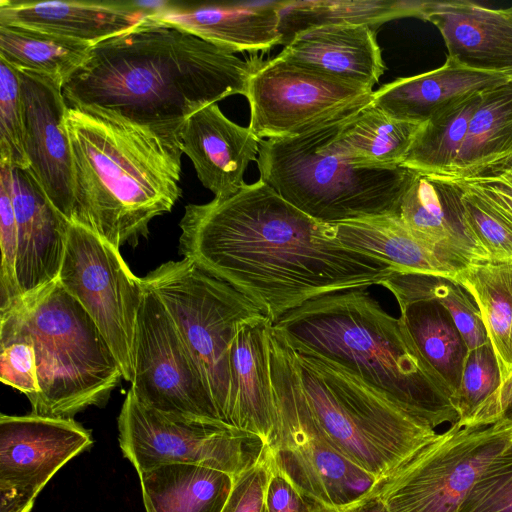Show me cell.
<instances>
[{
    "mask_svg": "<svg viewBox=\"0 0 512 512\" xmlns=\"http://www.w3.org/2000/svg\"><path fill=\"white\" fill-rule=\"evenodd\" d=\"M179 251L256 304L271 323L315 297L381 285L395 269L347 248L332 225L259 179L227 198L188 204Z\"/></svg>",
    "mask_w": 512,
    "mask_h": 512,
    "instance_id": "6da1fadb",
    "label": "cell"
},
{
    "mask_svg": "<svg viewBox=\"0 0 512 512\" xmlns=\"http://www.w3.org/2000/svg\"><path fill=\"white\" fill-rule=\"evenodd\" d=\"M250 74V60L149 15L94 44L62 92L70 108L103 110L180 147L186 120L228 96H245Z\"/></svg>",
    "mask_w": 512,
    "mask_h": 512,
    "instance_id": "7a4b0ae2",
    "label": "cell"
},
{
    "mask_svg": "<svg viewBox=\"0 0 512 512\" xmlns=\"http://www.w3.org/2000/svg\"><path fill=\"white\" fill-rule=\"evenodd\" d=\"M272 329L290 348L342 366L434 429L459 420L453 394L400 317L387 313L365 288L310 299Z\"/></svg>",
    "mask_w": 512,
    "mask_h": 512,
    "instance_id": "3957f363",
    "label": "cell"
},
{
    "mask_svg": "<svg viewBox=\"0 0 512 512\" xmlns=\"http://www.w3.org/2000/svg\"><path fill=\"white\" fill-rule=\"evenodd\" d=\"M72 219L117 249L148 234L182 194L180 147L94 108H68Z\"/></svg>",
    "mask_w": 512,
    "mask_h": 512,
    "instance_id": "277c9868",
    "label": "cell"
},
{
    "mask_svg": "<svg viewBox=\"0 0 512 512\" xmlns=\"http://www.w3.org/2000/svg\"><path fill=\"white\" fill-rule=\"evenodd\" d=\"M0 331L23 336L34 347L35 415L73 418L103 405L124 379L96 324L58 280L0 311Z\"/></svg>",
    "mask_w": 512,
    "mask_h": 512,
    "instance_id": "5b68a950",
    "label": "cell"
},
{
    "mask_svg": "<svg viewBox=\"0 0 512 512\" xmlns=\"http://www.w3.org/2000/svg\"><path fill=\"white\" fill-rule=\"evenodd\" d=\"M358 113L294 137L260 140V179L324 224L396 215L414 170L360 166L339 152L336 137Z\"/></svg>",
    "mask_w": 512,
    "mask_h": 512,
    "instance_id": "8992f818",
    "label": "cell"
},
{
    "mask_svg": "<svg viewBox=\"0 0 512 512\" xmlns=\"http://www.w3.org/2000/svg\"><path fill=\"white\" fill-rule=\"evenodd\" d=\"M290 349L322 435L380 482L437 433L342 366Z\"/></svg>",
    "mask_w": 512,
    "mask_h": 512,
    "instance_id": "52a82bcc",
    "label": "cell"
},
{
    "mask_svg": "<svg viewBox=\"0 0 512 512\" xmlns=\"http://www.w3.org/2000/svg\"><path fill=\"white\" fill-rule=\"evenodd\" d=\"M276 426L271 463L304 495L329 512H347L375 494L380 481L337 451L319 430L290 347L269 334Z\"/></svg>",
    "mask_w": 512,
    "mask_h": 512,
    "instance_id": "ba28073f",
    "label": "cell"
},
{
    "mask_svg": "<svg viewBox=\"0 0 512 512\" xmlns=\"http://www.w3.org/2000/svg\"><path fill=\"white\" fill-rule=\"evenodd\" d=\"M142 282L164 305L200 372L219 419L230 426L232 343L241 326L266 316L229 283L185 258L163 263Z\"/></svg>",
    "mask_w": 512,
    "mask_h": 512,
    "instance_id": "9c48e42d",
    "label": "cell"
},
{
    "mask_svg": "<svg viewBox=\"0 0 512 512\" xmlns=\"http://www.w3.org/2000/svg\"><path fill=\"white\" fill-rule=\"evenodd\" d=\"M510 443L508 422H456L381 481L375 494L390 512H457Z\"/></svg>",
    "mask_w": 512,
    "mask_h": 512,
    "instance_id": "30bf717a",
    "label": "cell"
},
{
    "mask_svg": "<svg viewBox=\"0 0 512 512\" xmlns=\"http://www.w3.org/2000/svg\"><path fill=\"white\" fill-rule=\"evenodd\" d=\"M245 97L249 129L259 139H281L358 113L372 103L374 91L362 84L295 65L277 56L250 59Z\"/></svg>",
    "mask_w": 512,
    "mask_h": 512,
    "instance_id": "8fae6325",
    "label": "cell"
},
{
    "mask_svg": "<svg viewBox=\"0 0 512 512\" xmlns=\"http://www.w3.org/2000/svg\"><path fill=\"white\" fill-rule=\"evenodd\" d=\"M58 281L89 314L121 367L134 374L137 321L145 292L117 249L91 229L70 221Z\"/></svg>",
    "mask_w": 512,
    "mask_h": 512,
    "instance_id": "7c38bea8",
    "label": "cell"
},
{
    "mask_svg": "<svg viewBox=\"0 0 512 512\" xmlns=\"http://www.w3.org/2000/svg\"><path fill=\"white\" fill-rule=\"evenodd\" d=\"M119 445L139 474L166 464H196L234 478L254 465L267 445L233 427L169 417L129 390L118 417Z\"/></svg>",
    "mask_w": 512,
    "mask_h": 512,
    "instance_id": "4fadbf2b",
    "label": "cell"
},
{
    "mask_svg": "<svg viewBox=\"0 0 512 512\" xmlns=\"http://www.w3.org/2000/svg\"><path fill=\"white\" fill-rule=\"evenodd\" d=\"M144 287L130 390L141 403L169 417L226 425L167 310Z\"/></svg>",
    "mask_w": 512,
    "mask_h": 512,
    "instance_id": "5bb4252c",
    "label": "cell"
},
{
    "mask_svg": "<svg viewBox=\"0 0 512 512\" xmlns=\"http://www.w3.org/2000/svg\"><path fill=\"white\" fill-rule=\"evenodd\" d=\"M73 418L0 416V512H30L50 479L93 445Z\"/></svg>",
    "mask_w": 512,
    "mask_h": 512,
    "instance_id": "9a60e30c",
    "label": "cell"
},
{
    "mask_svg": "<svg viewBox=\"0 0 512 512\" xmlns=\"http://www.w3.org/2000/svg\"><path fill=\"white\" fill-rule=\"evenodd\" d=\"M23 108L24 149L29 170L50 201L72 219V150L66 127L68 105L62 82L18 70Z\"/></svg>",
    "mask_w": 512,
    "mask_h": 512,
    "instance_id": "2e32d148",
    "label": "cell"
},
{
    "mask_svg": "<svg viewBox=\"0 0 512 512\" xmlns=\"http://www.w3.org/2000/svg\"><path fill=\"white\" fill-rule=\"evenodd\" d=\"M396 215L456 274L491 261L468 224L462 189L453 182L414 171Z\"/></svg>",
    "mask_w": 512,
    "mask_h": 512,
    "instance_id": "e0dca14e",
    "label": "cell"
},
{
    "mask_svg": "<svg viewBox=\"0 0 512 512\" xmlns=\"http://www.w3.org/2000/svg\"><path fill=\"white\" fill-rule=\"evenodd\" d=\"M418 18L439 30L447 60L512 77V7L495 9L468 0L422 1Z\"/></svg>",
    "mask_w": 512,
    "mask_h": 512,
    "instance_id": "ac0fdd59",
    "label": "cell"
},
{
    "mask_svg": "<svg viewBox=\"0 0 512 512\" xmlns=\"http://www.w3.org/2000/svg\"><path fill=\"white\" fill-rule=\"evenodd\" d=\"M12 201L22 298L58 280L70 221L53 205L28 168L12 166Z\"/></svg>",
    "mask_w": 512,
    "mask_h": 512,
    "instance_id": "d6986e66",
    "label": "cell"
},
{
    "mask_svg": "<svg viewBox=\"0 0 512 512\" xmlns=\"http://www.w3.org/2000/svg\"><path fill=\"white\" fill-rule=\"evenodd\" d=\"M259 146L249 127L228 119L216 103L192 114L180 132L182 153L216 198H227L245 186V171L251 161H257Z\"/></svg>",
    "mask_w": 512,
    "mask_h": 512,
    "instance_id": "ffe728a7",
    "label": "cell"
},
{
    "mask_svg": "<svg viewBox=\"0 0 512 512\" xmlns=\"http://www.w3.org/2000/svg\"><path fill=\"white\" fill-rule=\"evenodd\" d=\"M280 1L173 2L156 19L178 26L230 53L281 45Z\"/></svg>",
    "mask_w": 512,
    "mask_h": 512,
    "instance_id": "44dd1931",
    "label": "cell"
},
{
    "mask_svg": "<svg viewBox=\"0 0 512 512\" xmlns=\"http://www.w3.org/2000/svg\"><path fill=\"white\" fill-rule=\"evenodd\" d=\"M268 318L241 326L231 347L232 400L229 425L259 437L267 446L276 426L271 380Z\"/></svg>",
    "mask_w": 512,
    "mask_h": 512,
    "instance_id": "7402d4cb",
    "label": "cell"
},
{
    "mask_svg": "<svg viewBox=\"0 0 512 512\" xmlns=\"http://www.w3.org/2000/svg\"><path fill=\"white\" fill-rule=\"evenodd\" d=\"M277 57L371 89L385 71L376 30L367 25H322L305 29Z\"/></svg>",
    "mask_w": 512,
    "mask_h": 512,
    "instance_id": "603a6c76",
    "label": "cell"
},
{
    "mask_svg": "<svg viewBox=\"0 0 512 512\" xmlns=\"http://www.w3.org/2000/svg\"><path fill=\"white\" fill-rule=\"evenodd\" d=\"M135 1H0V24L19 25L96 44L134 26Z\"/></svg>",
    "mask_w": 512,
    "mask_h": 512,
    "instance_id": "cb8c5ba5",
    "label": "cell"
},
{
    "mask_svg": "<svg viewBox=\"0 0 512 512\" xmlns=\"http://www.w3.org/2000/svg\"><path fill=\"white\" fill-rule=\"evenodd\" d=\"M511 79L463 68L446 59L439 68L381 86L374 91L372 104L393 118L423 124L446 106Z\"/></svg>",
    "mask_w": 512,
    "mask_h": 512,
    "instance_id": "d4e9b609",
    "label": "cell"
},
{
    "mask_svg": "<svg viewBox=\"0 0 512 512\" xmlns=\"http://www.w3.org/2000/svg\"><path fill=\"white\" fill-rule=\"evenodd\" d=\"M146 512H222L234 477L196 464H166L138 474Z\"/></svg>",
    "mask_w": 512,
    "mask_h": 512,
    "instance_id": "484cf974",
    "label": "cell"
},
{
    "mask_svg": "<svg viewBox=\"0 0 512 512\" xmlns=\"http://www.w3.org/2000/svg\"><path fill=\"white\" fill-rule=\"evenodd\" d=\"M336 239L390 264L395 271L453 278L455 272L436 252L413 234L397 215L332 225Z\"/></svg>",
    "mask_w": 512,
    "mask_h": 512,
    "instance_id": "4316f807",
    "label": "cell"
},
{
    "mask_svg": "<svg viewBox=\"0 0 512 512\" xmlns=\"http://www.w3.org/2000/svg\"><path fill=\"white\" fill-rule=\"evenodd\" d=\"M421 125L393 118L371 103L341 127L336 146L357 165L396 169L407 158Z\"/></svg>",
    "mask_w": 512,
    "mask_h": 512,
    "instance_id": "83f0119b",
    "label": "cell"
},
{
    "mask_svg": "<svg viewBox=\"0 0 512 512\" xmlns=\"http://www.w3.org/2000/svg\"><path fill=\"white\" fill-rule=\"evenodd\" d=\"M452 279L478 307L503 384L512 376V260L474 264Z\"/></svg>",
    "mask_w": 512,
    "mask_h": 512,
    "instance_id": "f1b7e54d",
    "label": "cell"
},
{
    "mask_svg": "<svg viewBox=\"0 0 512 512\" xmlns=\"http://www.w3.org/2000/svg\"><path fill=\"white\" fill-rule=\"evenodd\" d=\"M422 1L398 0H280L278 9L281 45L305 29L322 25H367L377 29L384 22L418 17Z\"/></svg>",
    "mask_w": 512,
    "mask_h": 512,
    "instance_id": "f546056e",
    "label": "cell"
},
{
    "mask_svg": "<svg viewBox=\"0 0 512 512\" xmlns=\"http://www.w3.org/2000/svg\"><path fill=\"white\" fill-rule=\"evenodd\" d=\"M399 308L400 319L418 350L454 399L468 348L450 313L433 300L415 301Z\"/></svg>",
    "mask_w": 512,
    "mask_h": 512,
    "instance_id": "4dcf8cb0",
    "label": "cell"
},
{
    "mask_svg": "<svg viewBox=\"0 0 512 512\" xmlns=\"http://www.w3.org/2000/svg\"><path fill=\"white\" fill-rule=\"evenodd\" d=\"M94 44L19 25L0 24V58L17 70L63 82L86 60Z\"/></svg>",
    "mask_w": 512,
    "mask_h": 512,
    "instance_id": "1f68e13d",
    "label": "cell"
},
{
    "mask_svg": "<svg viewBox=\"0 0 512 512\" xmlns=\"http://www.w3.org/2000/svg\"><path fill=\"white\" fill-rule=\"evenodd\" d=\"M483 92L464 97L446 106L424 122L401 167L435 175L450 173L463 146L471 117L482 100Z\"/></svg>",
    "mask_w": 512,
    "mask_h": 512,
    "instance_id": "d6a6232c",
    "label": "cell"
},
{
    "mask_svg": "<svg viewBox=\"0 0 512 512\" xmlns=\"http://www.w3.org/2000/svg\"><path fill=\"white\" fill-rule=\"evenodd\" d=\"M381 286L388 289L398 305L433 300L451 315L468 350L489 343L480 312L470 294L455 280L430 274L395 271Z\"/></svg>",
    "mask_w": 512,
    "mask_h": 512,
    "instance_id": "836d02e7",
    "label": "cell"
},
{
    "mask_svg": "<svg viewBox=\"0 0 512 512\" xmlns=\"http://www.w3.org/2000/svg\"><path fill=\"white\" fill-rule=\"evenodd\" d=\"M511 152L512 79L483 92L455 166L447 174L474 168Z\"/></svg>",
    "mask_w": 512,
    "mask_h": 512,
    "instance_id": "e575fe53",
    "label": "cell"
},
{
    "mask_svg": "<svg viewBox=\"0 0 512 512\" xmlns=\"http://www.w3.org/2000/svg\"><path fill=\"white\" fill-rule=\"evenodd\" d=\"M459 186L468 224L491 261L512 260V215L483 193Z\"/></svg>",
    "mask_w": 512,
    "mask_h": 512,
    "instance_id": "d590c367",
    "label": "cell"
},
{
    "mask_svg": "<svg viewBox=\"0 0 512 512\" xmlns=\"http://www.w3.org/2000/svg\"><path fill=\"white\" fill-rule=\"evenodd\" d=\"M501 384L498 361L490 342L468 350L454 398L458 422L467 423Z\"/></svg>",
    "mask_w": 512,
    "mask_h": 512,
    "instance_id": "8d00e7d4",
    "label": "cell"
},
{
    "mask_svg": "<svg viewBox=\"0 0 512 512\" xmlns=\"http://www.w3.org/2000/svg\"><path fill=\"white\" fill-rule=\"evenodd\" d=\"M0 311L21 299L17 280L18 234L12 201V164L0 159Z\"/></svg>",
    "mask_w": 512,
    "mask_h": 512,
    "instance_id": "74e56055",
    "label": "cell"
},
{
    "mask_svg": "<svg viewBox=\"0 0 512 512\" xmlns=\"http://www.w3.org/2000/svg\"><path fill=\"white\" fill-rule=\"evenodd\" d=\"M0 159L29 168L24 149L21 82L16 68L0 58Z\"/></svg>",
    "mask_w": 512,
    "mask_h": 512,
    "instance_id": "f35d334b",
    "label": "cell"
},
{
    "mask_svg": "<svg viewBox=\"0 0 512 512\" xmlns=\"http://www.w3.org/2000/svg\"><path fill=\"white\" fill-rule=\"evenodd\" d=\"M457 512H512V452L487 468Z\"/></svg>",
    "mask_w": 512,
    "mask_h": 512,
    "instance_id": "ab89813d",
    "label": "cell"
},
{
    "mask_svg": "<svg viewBox=\"0 0 512 512\" xmlns=\"http://www.w3.org/2000/svg\"><path fill=\"white\" fill-rule=\"evenodd\" d=\"M0 380L31 402L39 392L33 345L23 336L0 331Z\"/></svg>",
    "mask_w": 512,
    "mask_h": 512,
    "instance_id": "60d3db41",
    "label": "cell"
},
{
    "mask_svg": "<svg viewBox=\"0 0 512 512\" xmlns=\"http://www.w3.org/2000/svg\"><path fill=\"white\" fill-rule=\"evenodd\" d=\"M435 176L483 193L512 215V152L459 173Z\"/></svg>",
    "mask_w": 512,
    "mask_h": 512,
    "instance_id": "b9f144b4",
    "label": "cell"
},
{
    "mask_svg": "<svg viewBox=\"0 0 512 512\" xmlns=\"http://www.w3.org/2000/svg\"><path fill=\"white\" fill-rule=\"evenodd\" d=\"M271 459L266 447L261 458L234 478L222 512H267L266 489Z\"/></svg>",
    "mask_w": 512,
    "mask_h": 512,
    "instance_id": "7bdbcfd3",
    "label": "cell"
},
{
    "mask_svg": "<svg viewBox=\"0 0 512 512\" xmlns=\"http://www.w3.org/2000/svg\"><path fill=\"white\" fill-rule=\"evenodd\" d=\"M267 512H321L325 509L304 495L292 482L273 467L266 489Z\"/></svg>",
    "mask_w": 512,
    "mask_h": 512,
    "instance_id": "ee69618b",
    "label": "cell"
},
{
    "mask_svg": "<svg viewBox=\"0 0 512 512\" xmlns=\"http://www.w3.org/2000/svg\"><path fill=\"white\" fill-rule=\"evenodd\" d=\"M512 422V376L489 397L465 424Z\"/></svg>",
    "mask_w": 512,
    "mask_h": 512,
    "instance_id": "f6af8a7d",
    "label": "cell"
},
{
    "mask_svg": "<svg viewBox=\"0 0 512 512\" xmlns=\"http://www.w3.org/2000/svg\"><path fill=\"white\" fill-rule=\"evenodd\" d=\"M347 512H390L385 505V503L381 500V498L373 494L367 499L363 500L359 504L352 507Z\"/></svg>",
    "mask_w": 512,
    "mask_h": 512,
    "instance_id": "bcb514c9",
    "label": "cell"
},
{
    "mask_svg": "<svg viewBox=\"0 0 512 512\" xmlns=\"http://www.w3.org/2000/svg\"><path fill=\"white\" fill-rule=\"evenodd\" d=\"M508 423L510 425V441H511L510 448H509L508 452H512V422H508Z\"/></svg>",
    "mask_w": 512,
    "mask_h": 512,
    "instance_id": "7dc6e473",
    "label": "cell"
},
{
    "mask_svg": "<svg viewBox=\"0 0 512 512\" xmlns=\"http://www.w3.org/2000/svg\"><path fill=\"white\" fill-rule=\"evenodd\" d=\"M321 512H329V511H327V510H324V511H321Z\"/></svg>",
    "mask_w": 512,
    "mask_h": 512,
    "instance_id": "c3c4849f",
    "label": "cell"
}]
</instances>
